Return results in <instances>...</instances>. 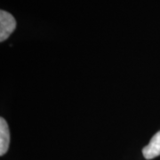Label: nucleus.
<instances>
[{
  "label": "nucleus",
  "instance_id": "f257e3e1",
  "mask_svg": "<svg viewBox=\"0 0 160 160\" xmlns=\"http://www.w3.org/2000/svg\"><path fill=\"white\" fill-rule=\"evenodd\" d=\"M16 28V21L8 12L0 11V41L4 42Z\"/></svg>",
  "mask_w": 160,
  "mask_h": 160
},
{
  "label": "nucleus",
  "instance_id": "f03ea898",
  "mask_svg": "<svg viewBox=\"0 0 160 160\" xmlns=\"http://www.w3.org/2000/svg\"><path fill=\"white\" fill-rule=\"evenodd\" d=\"M142 154L146 159H153L160 156V131L154 134L149 144L143 148Z\"/></svg>",
  "mask_w": 160,
  "mask_h": 160
},
{
  "label": "nucleus",
  "instance_id": "7ed1b4c3",
  "mask_svg": "<svg viewBox=\"0 0 160 160\" xmlns=\"http://www.w3.org/2000/svg\"><path fill=\"white\" fill-rule=\"evenodd\" d=\"M10 144V131L7 122L4 118H0V155L3 156L7 152Z\"/></svg>",
  "mask_w": 160,
  "mask_h": 160
}]
</instances>
